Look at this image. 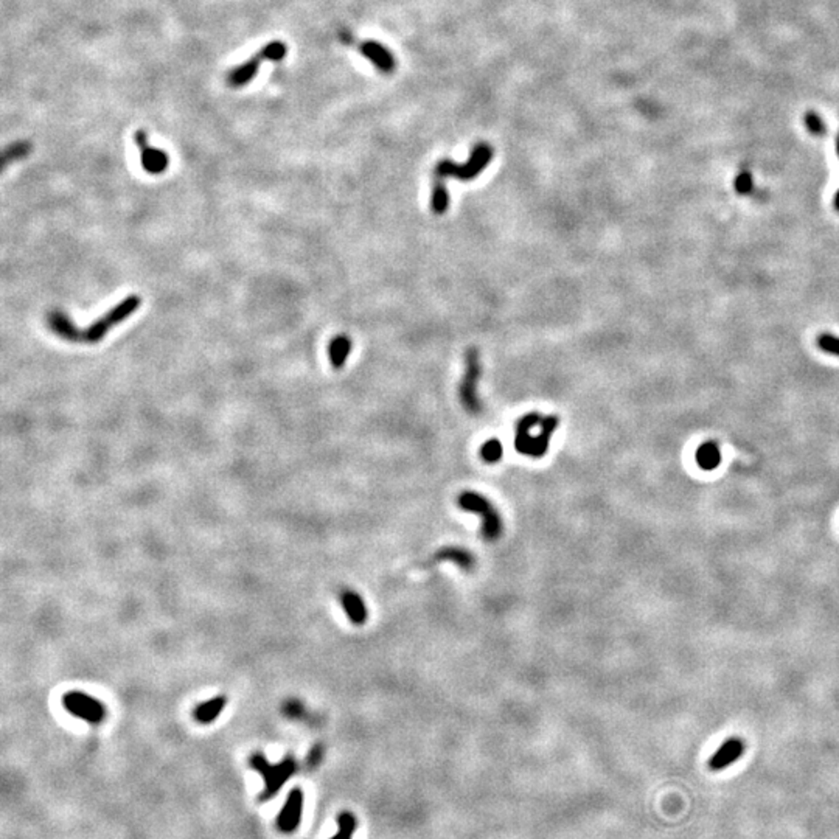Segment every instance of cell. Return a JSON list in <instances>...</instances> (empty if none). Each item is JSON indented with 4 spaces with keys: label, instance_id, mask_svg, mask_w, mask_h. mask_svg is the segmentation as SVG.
Wrapping results in <instances>:
<instances>
[{
    "label": "cell",
    "instance_id": "obj_1",
    "mask_svg": "<svg viewBox=\"0 0 839 839\" xmlns=\"http://www.w3.org/2000/svg\"><path fill=\"white\" fill-rule=\"evenodd\" d=\"M142 305L140 295H129L125 300L117 303L114 308H111L105 316L100 319L93 321L88 328L79 330L76 325L70 321L67 314L61 311H53L48 314V325L58 336L70 342H83V344H95L106 336V333L112 330L115 325L126 321L129 316L135 313Z\"/></svg>",
    "mask_w": 839,
    "mask_h": 839
},
{
    "label": "cell",
    "instance_id": "obj_2",
    "mask_svg": "<svg viewBox=\"0 0 839 839\" xmlns=\"http://www.w3.org/2000/svg\"><path fill=\"white\" fill-rule=\"evenodd\" d=\"M558 418L553 415L542 417L537 412L527 414L518 422L515 448L519 454L533 459L544 457L551 445V438L558 428Z\"/></svg>",
    "mask_w": 839,
    "mask_h": 839
},
{
    "label": "cell",
    "instance_id": "obj_3",
    "mask_svg": "<svg viewBox=\"0 0 839 839\" xmlns=\"http://www.w3.org/2000/svg\"><path fill=\"white\" fill-rule=\"evenodd\" d=\"M495 151L488 143H477L465 163H455L454 161H440L436 166V179L454 177L459 180H473L487 168L493 159Z\"/></svg>",
    "mask_w": 839,
    "mask_h": 839
},
{
    "label": "cell",
    "instance_id": "obj_4",
    "mask_svg": "<svg viewBox=\"0 0 839 839\" xmlns=\"http://www.w3.org/2000/svg\"><path fill=\"white\" fill-rule=\"evenodd\" d=\"M250 766L264 779V790L260 793V800H269L283 786L293 774L297 771L295 758L288 756L277 765H271L262 754H254L249 760Z\"/></svg>",
    "mask_w": 839,
    "mask_h": 839
},
{
    "label": "cell",
    "instance_id": "obj_5",
    "mask_svg": "<svg viewBox=\"0 0 839 839\" xmlns=\"http://www.w3.org/2000/svg\"><path fill=\"white\" fill-rule=\"evenodd\" d=\"M457 504L462 510L476 513V515L481 516L483 539L493 542L501 538L504 530L502 518L485 496L474 493V491H465V493L459 496Z\"/></svg>",
    "mask_w": 839,
    "mask_h": 839
},
{
    "label": "cell",
    "instance_id": "obj_6",
    "mask_svg": "<svg viewBox=\"0 0 839 839\" xmlns=\"http://www.w3.org/2000/svg\"><path fill=\"white\" fill-rule=\"evenodd\" d=\"M286 55H288V47L285 42L272 41V42H269V44H266L264 47L260 48L254 56H250L248 61H244L241 64V66H238L232 72H230L227 76V83L232 86V88H243V86L250 83L252 79L255 78L260 66H262L264 61L277 62V61L283 60Z\"/></svg>",
    "mask_w": 839,
    "mask_h": 839
},
{
    "label": "cell",
    "instance_id": "obj_7",
    "mask_svg": "<svg viewBox=\"0 0 839 839\" xmlns=\"http://www.w3.org/2000/svg\"><path fill=\"white\" fill-rule=\"evenodd\" d=\"M482 367L479 359V351L476 349H469L465 356V375L462 378L459 387L460 403L469 414L479 415L482 412V403L477 396V382L481 380Z\"/></svg>",
    "mask_w": 839,
    "mask_h": 839
},
{
    "label": "cell",
    "instance_id": "obj_8",
    "mask_svg": "<svg viewBox=\"0 0 839 839\" xmlns=\"http://www.w3.org/2000/svg\"><path fill=\"white\" fill-rule=\"evenodd\" d=\"M62 706L70 715L89 723V725H100L107 715L106 706L100 699L79 690L67 692L62 697Z\"/></svg>",
    "mask_w": 839,
    "mask_h": 839
},
{
    "label": "cell",
    "instance_id": "obj_9",
    "mask_svg": "<svg viewBox=\"0 0 839 839\" xmlns=\"http://www.w3.org/2000/svg\"><path fill=\"white\" fill-rule=\"evenodd\" d=\"M134 143L137 145V148H139L140 162L145 171L149 173V175H161V173L168 168V154H166L163 149L153 147L148 140L147 133L142 131V129L134 133Z\"/></svg>",
    "mask_w": 839,
    "mask_h": 839
},
{
    "label": "cell",
    "instance_id": "obj_10",
    "mask_svg": "<svg viewBox=\"0 0 839 839\" xmlns=\"http://www.w3.org/2000/svg\"><path fill=\"white\" fill-rule=\"evenodd\" d=\"M303 802H305V798H303V793L299 788L289 793L285 805L277 817V827L281 833H294L300 827Z\"/></svg>",
    "mask_w": 839,
    "mask_h": 839
},
{
    "label": "cell",
    "instance_id": "obj_11",
    "mask_svg": "<svg viewBox=\"0 0 839 839\" xmlns=\"http://www.w3.org/2000/svg\"><path fill=\"white\" fill-rule=\"evenodd\" d=\"M359 52L363 53L376 69L382 72V74L389 75V74H392V72H395L396 62H395L394 55L390 53L389 48L381 46L380 42L365 41L359 46Z\"/></svg>",
    "mask_w": 839,
    "mask_h": 839
},
{
    "label": "cell",
    "instance_id": "obj_12",
    "mask_svg": "<svg viewBox=\"0 0 839 839\" xmlns=\"http://www.w3.org/2000/svg\"><path fill=\"white\" fill-rule=\"evenodd\" d=\"M744 751V743L740 739H729L721 744V748L712 756L709 766L713 771H721L729 765L735 763L741 757Z\"/></svg>",
    "mask_w": 839,
    "mask_h": 839
},
{
    "label": "cell",
    "instance_id": "obj_13",
    "mask_svg": "<svg viewBox=\"0 0 839 839\" xmlns=\"http://www.w3.org/2000/svg\"><path fill=\"white\" fill-rule=\"evenodd\" d=\"M339 600H341V605L344 608L347 617L350 619L353 625H364L365 624L367 617H368V611H367L364 598L361 597L356 591L344 589L341 594H339Z\"/></svg>",
    "mask_w": 839,
    "mask_h": 839
},
{
    "label": "cell",
    "instance_id": "obj_14",
    "mask_svg": "<svg viewBox=\"0 0 839 839\" xmlns=\"http://www.w3.org/2000/svg\"><path fill=\"white\" fill-rule=\"evenodd\" d=\"M434 560H436L437 563H443V561L454 563L455 566H459L464 570H471L476 566L474 555L469 551H467L465 547H457V546L442 547L436 553V556H434Z\"/></svg>",
    "mask_w": 839,
    "mask_h": 839
},
{
    "label": "cell",
    "instance_id": "obj_15",
    "mask_svg": "<svg viewBox=\"0 0 839 839\" xmlns=\"http://www.w3.org/2000/svg\"><path fill=\"white\" fill-rule=\"evenodd\" d=\"M226 704L227 698L224 695H218L208 699L194 709V720L201 723V725H210V723H213L220 717L221 712L226 709Z\"/></svg>",
    "mask_w": 839,
    "mask_h": 839
},
{
    "label": "cell",
    "instance_id": "obj_16",
    "mask_svg": "<svg viewBox=\"0 0 839 839\" xmlns=\"http://www.w3.org/2000/svg\"><path fill=\"white\" fill-rule=\"evenodd\" d=\"M695 460L701 469L704 471H713L721 464V450L715 442H706L698 448L695 454Z\"/></svg>",
    "mask_w": 839,
    "mask_h": 839
},
{
    "label": "cell",
    "instance_id": "obj_17",
    "mask_svg": "<svg viewBox=\"0 0 839 839\" xmlns=\"http://www.w3.org/2000/svg\"><path fill=\"white\" fill-rule=\"evenodd\" d=\"M351 353V339L345 335L336 336L330 342L328 356L330 363L335 368H342L347 363V358Z\"/></svg>",
    "mask_w": 839,
    "mask_h": 839
},
{
    "label": "cell",
    "instance_id": "obj_18",
    "mask_svg": "<svg viewBox=\"0 0 839 839\" xmlns=\"http://www.w3.org/2000/svg\"><path fill=\"white\" fill-rule=\"evenodd\" d=\"M431 207L432 212L437 215L446 213L448 207H450V192H448V187L442 179H436V182H434Z\"/></svg>",
    "mask_w": 839,
    "mask_h": 839
},
{
    "label": "cell",
    "instance_id": "obj_19",
    "mask_svg": "<svg viewBox=\"0 0 839 839\" xmlns=\"http://www.w3.org/2000/svg\"><path fill=\"white\" fill-rule=\"evenodd\" d=\"M30 153H32V143L30 142H18V143H14V145H10V147L4 151V157H2L4 166H6L10 162L19 161V159H24L25 156H28Z\"/></svg>",
    "mask_w": 839,
    "mask_h": 839
},
{
    "label": "cell",
    "instance_id": "obj_20",
    "mask_svg": "<svg viewBox=\"0 0 839 839\" xmlns=\"http://www.w3.org/2000/svg\"><path fill=\"white\" fill-rule=\"evenodd\" d=\"M339 831L331 839H351L356 830V817L351 813H341L337 817Z\"/></svg>",
    "mask_w": 839,
    "mask_h": 839
},
{
    "label": "cell",
    "instance_id": "obj_21",
    "mask_svg": "<svg viewBox=\"0 0 839 839\" xmlns=\"http://www.w3.org/2000/svg\"><path fill=\"white\" fill-rule=\"evenodd\" d=\"M502 454H504L502 443L496 438H490L488 442L483 443L481 448V455H482V459L487 462V464H497V462L502 459Z\"/></svg>",
    "mask_w": 839,
    "mask_h": 839
},
{
    "label": "cell",
    "instance_id": "obj_22",
    "mask_svg": "<svg viewBox=\"0 0 839 839\" xmlns=\"http://www.w3.org/2000/svg\"><path fill=\"white\" fill-rule=\"evenodd\" d=\"M817 347L822 351L830 353V354H836L839 356V337L836 336H831V335H821L817 336Z\"/></svg>",
    "mask_w": 839,
    "mask_h": 839
},
{
    "label": "cell",
    "instance_id": "obj_23",
    "mask_svg": "<svg viewBox=\"0 0 839 839\" xmlns=\"http://www.w3.org/2000/svg\"><path fill=\"white\" fill-rule=\"evenodd\" d=\"M805 125L807 128L816 135H822L826 134V125H824V121L821 120V117L814 112H808L805 115Z\"/></svg>",
    "mask_w": 839,
    "mask_h": 839
},
{
    "label": "cell",
    "instance_id": "obj_24",
    "mask_svg": "<svg viewBox=\"0 0 839 839\" xmlns=\"http://www.w3.org/2000/svg\"><path fill=\"white\" fill-rule=\"evenodd\" d=\"M735 188H737V192L741 193V194L751 192V188H752V176L749 175L748 171H743L741 175L735 179Z\"/></svg>",
    "mask_w": 839,
    "mask_h": 839
},
{
    "label": "cell",
    "instance_id": "obj_25",
    "mask_svg": "<svg viewBox=\"0 0 839 839\" xmlns=\"http://www.w3.org/2000/svg\"><path fill=\"white\" fill-rule=\"evenodd\" d=\"M322 757H323V748L321 746V744H317V746L309 752L308 765L309 766H317V765H319V762L322 760Z\"/></svg>",
    "mask_w": 839,
    "mask_h": 839
},
{
    "label": "cell",
    "instance_id": "obj_26",
    "mask_svg": "<svg viewBox=\"0 0 839 839\" xmlns=\"http://www.w3.org/2000/svg\"><path fill=\"white\" fill-rule=\"evenodd\" d=\"M835 207L839 210V192L836 193V196H835Z\"/></svg>",
    "mask_w": 839,
    "mask_h": 839
},
{
    "label": "cell",
    "instance_id": "obj_27",
    "mask_svg": "<svg viewBox=\"0 0 839 839\" xmlns=\"http://www.w3.org/2000/svg\"><path fill=\"white\" fill-rule=\"evenodd\" d=\"M838 154H839V139H838Z\"/></svg>",
    "mask_w": 839,
    "mask_h": 839
}]
</instances>
